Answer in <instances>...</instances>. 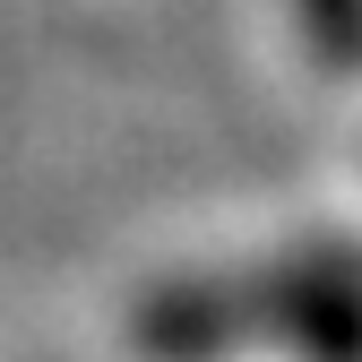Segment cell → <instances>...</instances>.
<instances>
[{
    "label": "cell",
    "mask_w": 362,
    "mask_h": 362,
    "mask_svg": "<svg viewBox=\"0 0 362 362\" xmlns=\"http://www.w3.org/2000/svg\"><path fill=\"white\" fill-rule=\"evenodd\" d=\"M285 35L310 69H354L362 61V0H276Z\"/></svg>",
    "instance_id": "6da1fadb"
}]
</instances>
